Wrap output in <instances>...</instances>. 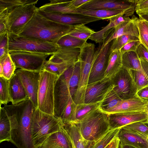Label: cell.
Here are the masks:
<instances>
[{
    "instance_id": "cell-1",
    "label": "cell",
    "mask_w": 148,
    "mask_h": 148,
    "mask_svg": "<svg viewBox=\"0 0 148 148\" xmlns=\"http://www.w3.org/2000/svg\"><path fill=\"white\" fill-rule=\"evenodd\" d=\"M73 27L49 20L36 12L18 35L56 44L61 38L68 34Z\"/></svg>"
},
{
    "instance_id": "cell-2",
    "label": "cell",
    "mask_w": 148,
    "mask_h": 148,
    "mask_svg": "<svg viewBox=\"0 0 148 148\" xmlns=\"http://www.w3.org/2000/svg\"><path fill=\"white\" fill-rule=\"evenodd\" d=\"M15 116L17 128L12 133L10 142L18 148H35L31 133L32 115L36 108L29 99L3 107Z\"/></svg>"
},
{
    "instance_id": "cell-3",
    "label": "cell",
    "mask_w": 148,
    "mask_h": 148,
    "mask_svg": "<svg viewBox=\"0 0 148 148\" xmlns=\"http://www.w3.org/2000/svg\"><path fill=\"white\" fill-rule=\"evenodd\" d=\"M80 64L78 61L58 77L54 91V115L61 118L70 97L74 99L80 79Z\"/></svg>"
},
{
    "instance_id": "cell-4",
    "label": "cell",
    "mask_w": 148,
    "mask_h": 148,
    "mask_svg": "<svg viewBox=\"0 0 148 148\" xmlns=\"http://www.w3.org/2000/svg\"><path fill=\"white\" fill-rule=\"evenodd\" d=\"M62 119L36 108L32 115L31 133L35 148H37L52 134L64 125Z\"/></svg>"
},
{
    "instance_id": "cell-5",
    "label": "cell",
    "mask_w": 148,
    "mask_h": 148,
    "mask_svg": "<svg viewBox=\"0 0 148 148\" xmlns=\"http://www.w3.org/2000/svg\"><path fill=\"white\" fill-rule=\"evenodd\" d=\"M75 123L84 140L88 142L97 140L110 129L108 114L100 107Z\"/></svg>"
},
{
    "instance_id": "cell-6",
    "label": "cell",
    "mask_w": 148,
    "mask_h": 148,
    "mask_svg": "<svg viewBox=\"0 0 148 148\" xmlns=\"http://www.w3.org/2000/svg\"><path fill=\"white\" fill-rule=\"evenodd\" d=\"M95 45L86 42L80 48L78 60L80 64V79L73 101L77 105L84 103L85 93L95 57Z\"/></svg>"
},
{
    "instance_id": "cell-7",
    "label": "cell",
    "mask_w": 148,
    "mask_h": 148,
    "mask_svg": "<svg viewBox=\"0 0 148 148\" xmlns=\"http://www.w3.org/2000/svg\"><path fill=\"white\" fill-rule=\"evenodd\" d=\"M8 51L53 55L59 48L56 44L27 38L8 32Z\"/></svg>"
},
{
    "instance_id": "cell-8",
    "label": "cell",
    "mask_w": 148,
    "mask_h": 148,
    "mask_svg": "<svg viewBox=\"0 0 148 148\" xmlns=\"http://www.w3.org/2000/svg\"><path fill=\"white\" fill-rule=\"evenodd\" d=\"M58 77L45 69L40 71L37 108L50 115H54V88Z\"/></svg>"
},
{
    "instance_id": "cell-9",
    "label": "cell",
    "mask_w": 148,
    "mask_h": 148,
    "mask_svg": "<svg viewBox=\"0 0 148 148\" xmlns=\"http://www.w3.org/2000/svg\"><path fill=\"white\" fill-rule=\"evenodd\" d=\"M35 4L19 6L5 16L8 32L18 35L36 13Z\"/></svg>"
},
{
    "instance_id": "cell-10",
    "label": "cell",
    "mask_w": 148,
    "mask_h": 148,
    "mask_svg": "<svg viewBox=\"0 0 148 148\" xmlns=\"http://www.w3.org/2000/svg\"><path fill=\"white\" fill-rule=\"evenodd\" d=\"M16 68L25 70L40 72L50 55L25 51L9 52Z\"/></svg>"
},
{
    "instance_id": "cell-11",
    "label": "cell",
    "mask_w": 148,
    "mask_h": 148,
    "mask_svg": "<svg viewBox=\"0 0 148 148\" xmlns=\"http://www.w3.org/2000/svg\"><path fill=\"white\" fill-rule=\"evenodd\" d=\"M112 41L103 46V42L95 48V57L91 71L88 84L97 82L104 78L110 55Z\"/></svg>"
},
{
    "instance_id": "cell-12",
    "label": "cell",
    "mask_w": 148,
    "mask_h": 148,
    "mask_svg": "<svg viewBox=\"0 0 148 148\" xmlns=\"http://www.w3.org/2000/svg\"><path fill=\"white\" fill-rule=\"evenodd\" d=\"M113 85V90L122 100L131 98L136 93L128 70L122 67L111 79Z\"/></svg>"
},
{
    "instance_id": "cell-13",
    "label": "cell",
    "mask_w": 148,
    "mask_h": 148,
    "mask_svg": "<svg viewBox=\"0 0 148 148\" xmlns=\"http://www.w3.org/2000/svg\"><path fill=\"white\" fill-rule=\"evenodd\" d=\"M37 12L42 16L57 23L75 26L101 20L97 18L78 14H64L45 12L37 8Z\"/></svg>"
},
{
    "instance_id": "cell-14",
    "label": "cell",
    "mask_w": 148,
    "mask_h": 148,
    "mask_svg": "<svg viewBox=\"0 0 148 148\" xmlns=\"http://www.w3.org/2000/svg\"><path fill=\"white\" fill-rule=\"evenodd\" d=\"M113 85L111 79H103L88 84L85 92L84 103H100L112 89Z\"/></svg>"
},
{
    "instance_id": "cell-15",
    "label": "cell",
    "mask_w": 148,
    "mask_h": 148,
    "mask_svg": "<svg viewBox=\"0 0 148 148\" xmlns=\"http://www.w3.org/2000/svg\"><path fill=\"white\" fill-rule=\"evenodd\" d=\"M136 0H90L79 8L84 10L105 9L134 12Z\"/></svg>"
},
{
    "instance_id": "cell-16",
    "label": "cell",
    "mask_w": 148,
    "mask_h": 148,
    "mask_svg": "<svg viewBox=\"0 0 148 148\" xmlns=\"http://www.w3.org/2000/svg\"><path fill=\"white\" fill-rule=\"evenodd\" d=\"M15 73L20 78L29 99L37 108L38 93L40 79V72L28 71L18 69Z\"/></svg>"
},
{
    "instance_id": "cell-17",
    "label": "cell",
    "mask_w": 148,
    "mask_h": 148,
    "mask_svg": "<svg viewBox=\"0 0 148 148\" xmlns=\"http://www.w3.org/2000/svg\"><path fill=\"white\" fill-rule=\"evenodd\" d=\"M147 100L140 98L136 94L133 97L122 100L113 108L105 113L109 114L114 113H133L146 112Z\"/></svg>"
},
{
    "instance_id": "cell-18",
    "label": "cell",
    "mask_w": 148,
    "mask_h": 148,
    "mask_svg": "<svg viewBox=\"0 0 148 148\" xmlns=\"http://www.w3.org/2000/svg\"><path fill=\"white\" fill-rule=\"evenodd\" d=\"M110 129L121 128L131 123L143 121L146 123L148 116L146 112L133 113H114L108 114Z\"/></svg>"
},
{
    "instance_id": "cell-19",
    "label": "cell",
    "mask_w": 148,
    "mask_h": 148,
    "mask_svg": "<svg viewBox=\"0 0 148 148\" xmlns=\"http://www.w3.org/2000/svg\"><path fill=\"white\" fill-rule=\"evenodd\" d=\"M18 122L15 115L3 107L0 109V143L10 141L11 136L17 128Z\"/></svg>"
},
{
    "instance_id": "cell-20",
    "label": "cell",
    "mask_w": 148,
    "mask_h": 148,
    "mask_svg": "<svg viewBox=\"0 0 148 148\" xmlns=\"http://www.w3.org/2000/svg\"><path fill=\"white\" fill-rule=\"evenodd\" d=\"M37 148H73L71 138L64 125L52 134Z\"/></svg>"
},
{
    "instance_id": "cell-21",
    "label": "cell",
    "mask_w": 148,
    "mask_h": 148,
    "mask_svg": "<svg viewBox=\"0 0 148 148\" xmlns=\"http://www.w3.org/2000/svg\"><path fill=\"white\" fill-rule=\"evenodd\" d=\"M132 19L131 21L124 22L114 28L103 41V46L114 39L124 35H133L139 38L138 27L134 20Z\"/></svg>"
},
{
    "instance_id": "cell-22",
    "label": "cell",
    "mask_w": 148,
    "mask_h": 148,
    "mask_svg": "<svg viewBox=\"0 0 148 148\" xmlns=\"http://www.w3.org/2000/svg\"><path fill=\"white\" fill-rule=\"evenodd\" d=\"M117 136L121 145H130L136 148H148L146 138L130 130L121 128Z\"/></svg>"
},
{
    "instance_id": "cell-23",
    "label": "cell",
    "mask_w": 148,
    "mask_h": 148,
    "mask_svg": "<svg viewBox=\"0 0 148 148\" xmlns=\"http://www.w3.org/2000/svg\"><path fill=\"white\" fill-rule=\"evenodd\" d=\"M9 88L12 104H16L29 99L20 78L15 73L9 80Z\"/></svg>"
},
{
    "instance_id": "cell-24",
    "label": "cell",
    "mask_w": 148,
    "mask_h": 148,
    "mask_svg": "<svg viewBox=\"0 0 148 148\" xmlns=\"http://www.w3.org/2000/svg\"><path fill=\"white\" fill-rule=\"evenodd\" d=\"M80 48L60 47L48 60L55 62H65L71 65L78 60Z\"/></svg>"
},
{
    "instance_id": "cell-25",
    "label": "cell",
    "mask_w": 148,
    "mask_h": 148,
    "mask_svg": "<svg viewBox=\"0 0 148 148\" xmlns=\"http://www.w3.org/2000/svg\"><path fill=\"white\" fill-rule=\"evenodd\" d=\"M129 16L124 15L117 16L110 18L109 23L100 30L95 32L90 37L89 39L94 41L96 43L103 42L112 29L121 23L127 21H131Z\"/></svg>"
},
{
    "instance_id": "cell-26",
    "label": "cell",
    "mask_w": 148,
    "mask_h": 148,
    "mask_svg": "<svg viewBox=\"0 0 148 148\" xmlns=\"http://www.w3.org/2000/svg\"><path fill=\"white\" fill-rule=\"evenodd\" d=\"M134 12L119 10L99 9L84 10L77 8L75 14H80L102 19H108L114 17L121 15L127 16H132Z\"/></svg>"
},
{
    "instance_id": "cell-27",
    "label": "cell",
    "mask_w": 148,
    "mask_h": 148,
    "mask_svg": "<svg viewBox=\"0 0 148 148\" xmlns=\"http://www.w3.org/2000/svg\"><path fill=\"white\" fill-rule=\"evenodd\" d=\"M140 59L141 65V69L128 70L136 92L140 89L148 86V62L143 59Z\"/></svg>"
},
{
    "instance_id": "cell-28",
    "label": "cell",
    "mask_w": 148,
    "mask_h": 148,
    "mask_svg": "<svg viewBox=\"0 0 148 148\" xmlns=\"http://www.w3.org/2000/svg\"><path fill=\"white\" fill-rule=\"evenodd\" d=\"M38 8L45 12L64 14H75L77 9L72 5L71 1L63 0H50Z\"/></svg>"
},
{
    "instance_id": "cell-29",
    "label": "cell",
    "mask_w": 148,
    "mask_h": 148,
    "mask_svg": "<svg viewBox=\"0 0 148 148\" xmlns=\"http://www.w3.org/2000/svg\"><path fill=\"white\" fill-rule=\"evenodd\" d=\"M122 55L120 50L112 51L108 66L105 73L104 78H113L122 67Z\"/></svg>"
},
{
    "instance_id": "cell-30",
    "label": "cell",
    "mask_w": 148,
    "mask_h": 148,
    "mask_svg": "<svg viewBox=\"0 0 148 148\" xmlns=\"http://www.w3.org/2000/svg\"><path fill=\"white\" fill-rule=\"evenodd\" d=\"M100 107V103H86L77 105L69 122L75 123Z\"/></svg>"
},
{
    "instance_id": "cell-31",
    "label": "cell",
    "mask_w": 148,
    "mask_h": 148,
    "mask_svg": "<svg viewBox=\"0 0 148 148\" xmlns=\"http://www.w3.org/2000/svg\"><path fill=\"white\" fill-rule=\"evenodd\" d=\"M121 128L110 129L105 134L96 141H86V148H105L117 136Z\"/></svg>"
},
{
    "instance_id": "cell-32",
    "label": "cell",
    "mask_w": 148,
    "mask_h": 148,
    "mask_svg": "<svg viewBox=\"0 0 148 148\" xmlns=\"http://www.w3.org/2000/svg\"><path fill=\"white\" fill-rule=\"evenodd\" d=\"M38 1V0H0V16H6L20 5L36 4Z\"/></svg>"
},
{
    "instance_id": "cell-33",
    "label": "cell",
    "mask_w": 148,
    "mask_h": 148,
    "mask_svg": "<svg viewBox=\"0 0 148 148\" xmlns=\"http://www.w3.org/2000/svg\"><path fill=\"white\" fill-rule=\"evenodd\" d=\"M64 126L75 148H86V141L84 140L75 123L69 122L64 124Z\"/></svg>"
},
{
    "instance_id": "cell-34",
    "label": "cell",
    "mask_w": 148,
    "mask_h": 148,
    "mask_svg": "<svg viewBox=\"0 0 148 148\" xmlns=\"http://www.w3.org/2000/svg\"><path fill=\"white\" fill-rule=\"evenodd\" d=\"M123 67L128 70H139L141 69L140 61L136 51L126 52L122 55Z\"/></svg>"
},
{
    "instance_id": "cell-35",
    "label": "cell",
    "mask_w": 148,
    "mask_h": 148,
    "mask_svg": "<svg viewBox=\"0 0 148 148\" xmlns=\"http://www.w3.org/2000/svg\"><path fill=\"white\" fill-rule=\"evenodd\" d=\"M86 41L68 34L61 38L56 43L59 47L81 48Z\"/></svg>"
},
{
    "instance_id": "cell-36",
    "label": "cell",
    "mask_w": 148,
    "mask_h": 148,
    "mask_svg": "<svg viewBox=\"0 0 148 148\" xmlns=\"http://www.w3.org/2000/svg\"><path fill=\"white\" fill-rule=\"evenodd\" d=\"M71 65L65 62H55L47 60L42 69H45L59 77Z\"/></svg>"
},
{
    "instance_id": "cell-37",
    "label": "cell",
    "mask_w": 148,
    "mask_h": 148,
    "mask_svg": "<svg viewBox=\"0 0 148 148\" xmlns=\"http://www.w3.org/2000/svg\"><path fill=\"white\" fill-rule=\"evenodd\" d=\"M138 28L140 41L148 51V27L145 21L135 16L132 18Z\"/></svg>"
},
{
    "instance_id": "cell-38",
    "label": "cell",
    "mask_w": 148,
    "mask_h": 148,
    "mask_svg": "<svg viewBox=\"0 0 148 148\" xmlns=\"http://www.w3.org/2000/svg\"><path fill=\"white\" fill-rule=\"evenodd\" d=\"M122 100L112 89L100 103V108L103 112L105 113L115 106Z\"/></svg>"
},
{
    "instance_id": "cell-39",
    "label": "cell",
    "mask_w": 148,
    "mask_h": 148,
    "mask_svg": "<svg viewBox=\"0 0 148 148\" xmlns=\"http://www.w3.org/2000/svg\"><path fill=\"white\" fill-rule=\"evenodd\" d=\"M0 64L3 68V77L9 80L14 74L16 69L9 53L5 57L0 60Z\"/></svg>"
},
{
    "instance_id": "cell-40",
    "label": "cell",
    "mask_w": 148,
    "mask_h": 148,
    "mask_svg": "<svg viewBox=\"0 0 148 148\" xmlns=\"http://www.w3.org/2000/svg\"><path fill=\"white\" fill-rule=\"evenodd\" d=\"M95 32L84 25L74 26L73 29L68 34L73 36L87 41Z\"/></svg>"
},
{
    "instance_id": "cell-41",
    "label": "cell",
    "mask_w": 148,
    "mask_h": 148,
    "mask_svg": "<svg viewBox=\"0 0 148 148\" xmlns=\"http://www.w3.org/2000/svg\"><path fill=\"white\" fill-rule=\"evenodd\" d=\"M133 41H140L139 38L130 35H124L118 37L112 40L111 51L120 50L126 44Z\"/></svg>"
},
{
    "instance_id": "cell-42",
    "label": "cell",
    "mask_w": 148,
    "mask_h": 148,
    "mask_svg": "<svg viewBox=\"0 0 148 148\" xmlns=\"http://www.w3.org/2000/svg\"><path fill=\"white\" fill-rule=\"evenodd\" d=\"M9 88V80L0 77V102L1 104L7 105L11 102Z\"/></svg>"
},
{
    "instance_id": "cell-43",
    "label": "cell",
    "mask_w": 148,
    "mask_h": 148,
    "mask_svg": "<svg viewBox=\"0 0 148 148\" xmlns=\"http://www.w3.org/2000/svg\"><path fill=\"white\" fill-rule=\"evenodd\" d=\"M145 122L138 121L131 123L122 127L132 130L146 138L148 136V126Z\"/></svg>"
},
{
    "instance_id": "cell-44",
    "label": "cell",
    "mask_w": 148,
    "mask_h": 148,
    "mask_svg": "<svg viewBox=\"0 0 148 148\" xmlns=\"http://www.w3.org/2000/svg\"><path fill=\"white\" fill-rule=\"evenodd\" d=\"M76 106L77 104L74 102L73 98L70 97L61 117L64 124L69 122Z\"/></svg>"
},
{
    "instance_id": "cell-45",
    "label": "cell",
    "mask_w": 148,
    "mask_h": 148,
    "mask_svg": "<svg viewBox=\"0 0 148 148\" xmlns=\"http://www.w3.org/2000/svg\"><path fill=\"white\" fill-rule=\"evenodd\" d=\"M9 53L8 32L0 35V60L5 57Z\"/></svg>"
},
{
    "instance_id": "cell-46",
    "label": "cell",
    "mask_w": 148,
    "mask_h": 148,
    "mask_svg": "<svg viewBox=\"0 0 148 148\" xmlns=\"http://www.w3.org/2000/svg\"><path fill=\"white\" fill-rule=\"evenodd\" d=\"M135 11L138 15L148 14V0H136Z\"/></svg>"
},
{
    "instance_id": "cell-47",
    "label": "cell",
    "mask_w": 148,
    "mask_h": 148,
    "mask_svg": "<svg viewBox=\"0 0 148 148\" xmlns=\"http://www.w3.org/2000/svg\"><path fill=\"white\" fill-rule=\"evenodd\" d=\"M141 42L140 41H133L125 45L120 50L122 54L130 51H136Z\"/></svg>"
},
{
    "instance_id": "cell-48",
    "label": "cell",
    "mask_w": 148,
    "mask_h": 148,
    "mask_svg": "<svg viewBox=\"0 0 148 148\" xmlns=\"http://www.w3.org/2000/svg\"><path fill=\"white\" fill-rule=\"evenodd\" d=\"M136 52L139 59H143L148 62V51L141 43L138 47Z\"/></svg>"
},
{
    "instance_id": "cell-49",
    "label": "cell",
    "mask_w": 148,
    "mask_h": 148,
    "mask_svg": "<svg viewBox=\"0 0 148 148\" xmlns=\"http://www.w3.org/2000/svg\"><path fill=\"white\" fill-rule=\"evenodd\" d=\"M136 94L140 98L148 99V86L140 89L136 92Z\"/></svg>"
},
{
    "instance_id": "cell-50",
    "label": "cell",
    "mask_w": 148,
    "mask_h": 148,
    "mask_svg": "<svg viewBox=\"0 0 148 148\" xmlns=\"http://www.w3.org/2000/svg\"><path fill=\"white\" fill-rule=\"evenodd\" d=\"M8 32L5 19L0 18V35Z\"/></svg>"
},
{
    "instance_id": "cell-51",
    "label": "cell",
    "mask_w": 148,
    "mask_h": 148,
    "mask_svg": "<svg viewBox=\"0 0 148 148\" xmlns=\"http://www.w3.org/2000/svg\"><path fill=\"white\" fill-rule=\"evenodd\" d=\"M90 0H73L71 1L72 5L76 9L80 8Z\"/></svg>"
},
{
    "instance_id": "cell-52",
    "label": "cell",
    "mask_w": 148,
    "mask_h": 148,
    "mask_svg": "<svg viewBox=\"0 0 148 148\" xmlns=\"http://www.w3.org/2000/svg\"><path fill=\"white\" fill-rule=\"evenodd\" d=\"M120 143V140L117 136L111 143L110 148H119Z\"/></svg>"
},
{
    "instance_id": "cell-53",
    "label": "cell",
    "mask_w": 148,
    "mask_h": 148,
    "mask_svg": "<svg viewBox=\"0 0 148 148\" xmlns=\"http://www.w3.org/2000/svg\"><path fill=\"white\" fill-rule=\"evenodd\" d=\"M139 18L148 23V14L138 15Z\"/></svg>"
},
{
    "instance_id": "cell-54",
    "label": "cell",
    "mask_w": 148,
    "mask_h": 148,
    "mask_svg": "<svg viewBox=\"0 0 148 148\" xmlns=\"http://www.w3.org/2000/svg\"><path fill=\"white\" fill-rule=\"evenodd\" d=\"M119 148H136L132 146L127 145H121L120 144Z\"/></svg>"
},
{
    "instance_id": "cell-55",
    "label": "cell",
    "mask_w": 148,
    "mask_h": 148,
    "mask_svg": "<svg viewBox=\"0 0 148 148\" xmlns=\"http://www.w3.org/2000/svg\"><path fill=\"white\" fill-rule=\"evenodd\" d=\"M3 68L2 66L0 64V77H3Z\"/></svg>"
},
{
    "instance_id": "cell-56",
    "label": "cell",
    "mask_w": 148,
    "mask_h": 148,
    "mask_svg": "<svg viewBox=\"0 0 148 148\" xmlns=\"http://www.w3.org/2000/svg\"><path fill=\"white\" fill-rule=\"evenodd\" d=\"M147 106L146 109V112L147 113L148 116V99H147Z\"/></svg>"
},
{
    "instance_id": "cell-57",
    "label": "cell",
    "mask_w": 148,
    "mask_h": 148,
    "mask_svg": "<svg viewBox=\"0 0 148 148\" xmlns=\"http://www.w3.org/2000/svg\"><path fill=\"white\" fill-rule=\"evenodd\" d=\"M110 143L105 148H110Z\"/></svg>"
},
{
    "instance_id": "cell-58",
    "label": "cell",
    "mask_w": 148,
    "mask_h": 148,
    "mask_svg": "<svg viewBox=\"0 0 148 148\" xmlns=\"http://www.w3.org/2000/svg\"><path fill=\"white\" fill-rule=\"evenodd\" d=\"M146 140L148 145V136L146 137Z\"/></svg>"
},
{
    "instance_id": "cell-59",
    "label": "cell",
    "mask_w": 148,
    "mask_h": 148,
    "mask_svg": "<svg viewBox=\"0 0 148 148\" xmlns=\"http://www.w3.org/2000/svg\"><path fill=\"white\" fill-rule=\"evenodd\" d=\"M145 22H146V24H147V26L148 27V23L147 22H146V21H145Z\"/></svg>"
},
{
    "instance_id": "cell-60",
    "label": "cell",
    "mask_w": 148,
    "mask_h": 148,
    "mask_svg": "<svg viewBox=\"0 0 148 148\" xmlns=\"http://www.w3.org/2000/svg\"><path fill=\"white\" fill-rule=\"evenodd\" d=\"M73 148H75V147H74V145L73 144Z\"/></svg>"
},
{
    "instance_id": "cell-61",
    "label": "cell",
    "mask_w": 148,
    "mask_h": 148,
    "mask_svg": "<svg viewBox=\"0 0 148 148\" xmlns=\"http://www.w3.org/2000/svg\"><path fill=\"white\" fill-rule=\"evenodd\" d=\"M146 123L148 124V121Z\"/></svg>"
}]
</instances>
